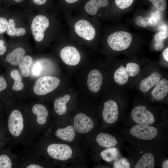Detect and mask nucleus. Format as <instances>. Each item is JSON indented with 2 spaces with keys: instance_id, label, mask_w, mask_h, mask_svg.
Wrapping results in <instances>:
<instances>
[{
  "instance_id": "f257e3e1",
  "label": "nucleus",
  "mask_w": 168,
  "mask_h": 168,
  "mask_svg": "<svg viewBox=\"0 0 168 168\" xmlns=\"http://www.w3.org/2000/svg\"><path fill=\"white\" fill-rule=\"evenodd\" d=\"M119 135L131 146L167 153L168 135L153 126L136 124L118 128Z\"/></svg>"
},
{
  "instance_id": "f03ea898",
  "label": "nucleus",
  "mask_w": 168,
  "mask_h": 168,
  "mask_svg": "<svg viewBox=\"0 0 168 168\" xmlns=\"http://www.w3.org/2000/svg\"><path fill=\"white\" fill-rule=\"evenodd\" d=\"M123 120L128 127L144 124L158 128L168 133L167 110L160 105H153L141 100L136 101Z\"/></svg>"
},
{
  "instance_id": "7ed1b4c3",
  "label": "nucleus",
  "mask_w": 168,
  "mask_h": 168,
  "mask_svg": "<svg viewBox=\"0 0 168 168\" xmlns=\"http://www.w3.org/2000/svg\"><path fill=\"white\" fill-rule=\"evenodd\" d=\"M124 148L132 168H159L162 161L167 157L166 153L130 145Z\"/></svg>"
},
{
  "instance_id": "20e7f679",
  "label": "nucleus",
  "mask_w": 168,
  "mask_h": 168,
  "mask_svg": "<svg viewBox=\"0 0 168 168\" xmlns=\"http://www.w3.org/2000/svg\"><path fill=\"white\" fill-rule=\"evenodd\" d=\"M127 98L119 95L115 99H110L103 104L102 117L104 123L109 125L116 126L123 120L127 114Z\"/></svg>"
},
{
  "instance_id": "39448f33",
  "label": "nucleus",
  "mask_w": 168,
  "mask_h": 168,
  "mask_svg": "<svg viewBox=\"0 0 168 168\" xmlns=\"http://www.w3.org/2000/svg\"><path fill=\"white\" fill-rule=\"evenodd\" d=\"M142 68L138 63L133 62L120 64L114 72V81L119 86H124L139 76Z\"/></svg>"
},
{
  "instance_id": "423d86ee",
  "label": "nucleus",
  "mask_w": 168,
  "mask_h": 168,
  "mask_svg": "<svg viewBox=\"0 0 168 168\" xmlns=\"http://www.w3.org/2000/svg\"><path fill=\"white\" fill-rule=\"evenodd\" d=\"M26 119L18 110L15 109L9 114L5 122L8 136L19 139L25 133L27 126Z\"/></svg>"
},
{
  "instance_id": "0eeeda50",
  "label": "nucleus",
  "mask_w": 168,
  "mask_h": 168,
  "mask_svg": "<svg viewBox=\"0 0 168 168\" xmlns=\"http://www.w3.org/2000/svg\"><path fill=\"white\" fill-rule=\"evenodd\" d=\"M152 90L150 94L142 100L149 104H167L168 80L167 78L162 77Z\"/></svg>"
},
{
  "instance_id": "6e6552de",
  "label": "nucleus",
  "mask_w": 168,
  "mask_h": 168,
  "mask_svg": "<svg viewBox=\"0 0 168 168\" xmlns=\"http://www.w3.org/2000/svg\"><path fill=\"white\" fill-rule=\"evenodd\" d=\"M132 41V36L129 33L124 31L115 32L109 36L107 43L110 47L115 51L127 49Z\"/></svg>"
},
{
  "instance_id": "1a4fd4ad",
  "label": "nucleus",
  "mask_w": 168,
  "mask_h": 168,
  "mask_svg": "<svg viewBox=\"0 0 168 168\" xmlns=\"http://www.w3.org/2000/svg\"><path fill=\"white\" fill-rule=\"evenodd\" d=\"M60 82L59 79L56 77L49 76L42 77L35 82L33 86L34 91L39 96L46 95L56 89Z\"/></svg>"
},
{
  "instance_id": "9d476101",
  "label": "nucleus",
  "mask_w": 168,
  "mask_h": 168,
  "mask_svg": "<svg viewBox=\"0 0 168 168\" xmlns=\"http://www.w3.org/2000/svg\"><path fill=\"white\" fill-rule=\"evenodd\" d=\"M47 152L52 158L60 161L69 159L72 154V150L68 145L62 143H52L47 147Z\"/></svg>"
},
{
  "instance_id": "9b49d317",
  "label": "nucleus",
  "mask_w": 168,
  "mask_h": 168,
  "mask_svg": "<svg viewBox=\"0 0 168 168\" xmlns=\"http://www.w3.org/2000/svg\"><path fill=\"white\" fill-rule=\"evenodd\" d=\"M49 21L45 16L38 15L33 19L31 24V30L35 40L40 42L43 39L44 32L49 25Z\"/></svg>"
},
{
  "instance_id": "f8f14e48",
  "label": "nucleus",
  "mask_w": 168,
  "mask_h": 168,
  "mask_svg": "<svg viewBox=\"0 0 168 168\" xmlns=\"http://www.w3.org/2000/svg\"><path fill=\"white\" fill-rule=\"evenodd\" d=\"M96 141L98 145L102 147L107 148L116 147L119 149L123 147L125 141L119 135L116 136L104 132L99 133Z\"/></svg>"
},
{
  "instance_id": "ddd939ff",
  "label": "nucleus",
  "mask_w": 168,
  "mask_h": 168,
  "mask_svg": "<svg viewBox=\"0 0 168 168\" xmlns=\"http://www.w3.org/2000/svg\"><path fill=\"white\" fill-rule=\"evenodd\" d=\"M73 124L75 130L81 134L89 132L94 126V123L92 119L82 113L76 114L74 118Z\"/></svg>"
},
{
  "instance_id": "4468645a",
  "label": "nucleus",
  "mask_w": 168,
  "mask_h": 168,
  "mask_svg": "<svg viewBox=\"0 0 168 168\" xmlns=\"http://www.w3.org/2000/svg\"><path fill=\"white\" fill-rule=\"evenodd\" d=\"M74 28L77 34L86 40H91L95 36L94 27L86 20L82 19L78 21L75 24Z\"/></svg>"
},
{
  "instance_id": "2eb2a0df",
  "label": "nucleus",
  "mask_w": 168,
  "mask_h": 168,
  "mask_svg": "<svg viewBox=\"0 0 168 168\" xmlns=\"http://www.w3.org/2000/svg\"><path fill=\"white\" fill-rule=\"evenodd\" d=\"M60 55L63 61L70 66L78 64L81 58L77 49L72 46H67L63 48L60 51Z\"/></svg>"
},
{
  "instance_id": "dca6fc26",
  "label": "nucleus",
  "mask_w": 168,
  "mask_h": 168,
  "mask_svg": "<svg viewBox=\"0 0 168 168\" xmlns=\"http://www.w3.org/2000/svg\"><path fill=\"white\" fill-rule=\"evenodd\" d=\"M162 78V74L159 72L155 71L142 79L139 84L140 91L143 93L148 92L152 90Z\"/></svg>"
},
{
  "instance_id": "f3484780",
  "label": "nucleus",
  "mask_w": 168,
  "mask_h": 168,
  "mask_svg": "<svg viewBox=\"0 0 168 168\" xmlns=\"http://www.w3.org/2000/svg\"><path fill=\"white\" fill-rule=\"evenodd\" d=\"M31 111L35 116L32 120L36 127L39 128L46 123L49 113L44 105L40 103L35 104L32 108Z\"/></svg>"
},
{
  "instance_id": "a211bd4d",
  "label": "nucleus",
  "mask_w": 168,
  "mask_h": 168,
  "mask_svg": "<svg viewBox=\"0 0 168 168\" xmlns=\"http://www.w3.org/2000/svg\"><path fill=\"white\" fill-rule=\"evenodd\" d=\"M103 76L100 72L97 69H93L89 73L87 85L89 90L93 92L99 91L102 85Z\"/></svg>"
},
{
  "instance_id": "6ab92c4d",
  "label": "nucleus",
  "mask_w": 168,
  "mask_h": 168,
  "mask_svg": "<svg viewBox=\"0 0 168 168\" xmlns=\"http://www.w3.org/2000/svg\"><path fill=\"white\" fill-rule=\"evenodd\" d=\"M25 53V50L23 48H17L7 55L4 62H7L12 66L19 65L24 57Z\"/></svg>"
},
{
  "instance_id": "aec40b11",
  "label": "nucleus",
  "mask_w": 168,
  "mask_h": 168,
  "mask_svg": "<svg viewBox=\"0 0 168 168\" xmlns=\"http://www.w3.org/2000/svg\"><path fill=\"white\" fill-rule=\"evenodd\" d=\"M56 136L63 141L71 142L74 139L75 131L74 127L71 125L64 128L58 129L55 133Z\"/></svg>"
},
{
  "instance_id": "412c9836",
  "label": "nucleus",
  "mask_w": 168,
  "mask_h": 168,
  "mask_svg": "<svg viewBox=\"0 0 168 168\" xmlns=\"http://www.w3.org/2000/svg\"><path fill=\"white\" fill-rule=\"evenodd\" d=\"M120 149L116 147L107 148L102 151L100 155L104 161L108 162H113L122 156Z\"/></svg>"
},
{
  "instance_id": "4be33fe9",
  "label": "nucleus",
  "mask_w": 168,
  "mask_h": 168,
  "mask_svg": "<svg viewBox=\"0 0 168 168\" xmlns=\"http://www.w3.org/2000/svg\"><path fill=\"white\" fill-rule=\"evenodd\" d=\"M108 3V0H90L86 2L85 9L90 15L94 16L96 14L100 7H106Z\"/></svg>"
},
{
  "instance_id": "5701e85b",
  "label": "nucleus",
  "mask_w": 168,
  "mask_h": 168,
  "mask_svg": "<svg viewBox=\"0 0 168 168\" xmlns=\"http://www.w3.org/2000/svg\"><path fill=\"white\" fill-rule=\"evenodd\" d=\"M70 98V95L66 94L63 97L56 98L54 104V107L56 112L59 115L64 114L67 111L66 104Z\"/></svg>"
},
{
  "instance_id": "b1692460",
  "label": "nucleus",
  "mask_w": 168,
  "mask_h": 168,
  "mask_svg": "<svg viewBox=\"0 0 168 168\" xmlns=\"http://www.w3.org/2000/svg\"><path fill=\"white\" fill-rule=\"evenodd\" d=\"M14 167L12 156L7 150H0V168Z\"/></svg>"
},
{
  "instance_id": "393cba45",
  "label": "nucleus",
  "mask_w": 168,
  "mask_h": 168,
  "mask_svg": "<svg viewBox=\"0 0 168 168\" xmlns=\"http://www.w3.org/2000/svg\"><path fill=\"white\" fill-rule=\"evenodd\" d=\"M7 34L10 36L23 35L26 32V30L22 27L16 28L14 21L10 19L8 21L7 30Z\"/></svg>"
},
{
  "instance_id": "a878e982",
  "label": "nucleus",
  "mask_w": 168,
  "mask_h": 168,
  "mask_svg": "<svg viewBox=\"0 0 168 168\" xmlns=\"http://www.w3.org/2000/svg\"><path fill=\"white\" fill-rule=\"evenodd\" d=\"M32 58L29 55L24 56L19 64V67L22 75L24 77H28L30 74V68L32 64Z\"/></svg>"
},
{
  "instance_id": "bb28decb",
  "label": "nucleus",
  "mask_w": 168,
  "mask_h": 168,
  "mask_svg": "<svg viewBox=\"0 0 168 168\" xmlns=\"http://www.w3.org/2000/svg\"><path fill=\"white\" fill-rule=\"evenodd\" d=\"M11 77L14 80V82L12 87L13 90L20 91L24 87V83L22 81L21 77L18 70L14 69L10 73Z\"/></svg>"
},
{
  "instance_id": "cd10ccee",
  "label": "nucleus",
  "mask_w": 168,
  "mask_h": 168,
  "mask_svg": "<svg viewBox=\"0 0 168 168\" xmlns=\"http://www.w3.org/2000/svg\"><path fill=\"white\" fill-rule=\"evenodd\" d=\"M8 136L5 123L2 117H0V150L6 144L8 140Z\"/></svg>"
},
{
  "instance_id": "c85d7f7f",
  "label": "nucleus",
  "mask_w": 168,
  "mask_h": 168,
  "mask_svg": "<svg viewBox=\"0 0 168 168\" xmlns=\"http://www.w3.org/2000/svg\"><path fill=\"white\" fill-rule=\"evenodd\" d=\"M113 167L114 168H130L131 165L128 158L122 156L113 162Z\"/></svg>"
},
{
  "instance_id": "c756f323",
  "label": "nucleus",
  "mask_w": 168,
  "mask_h": 168,
  "mask_svg": "<svg viewBox=\"0 0 168 168\" xmlns=\"http://www.w3.org/2000/svg\"><path fill=\"white\" fill-rule=\"evenodd\" d=\"M154 7L161 11H164L166 7V0H148Z\"/></svg>"
},
{
  "instance_id": "7c9ffc66",
  "label": "nucleus",
  "mask_w": 168,
  "mask_h": 168,
  "mask_svg": "<svg viewBox=\"0 0 168 168\" xmlns=\"http://www.w3.org/2000/svg\"><path fill=\"white\" fill-rule=\"evenodd\" d=\"M134 0H115L116 4L121 9L129 7L133 3Z\"/></svg>"
},
{
  "instance_id": "2f4dec72",
  "label": "nucleus",
  "mask_w": 168,
  "mask_h": 168,
  "mask_svg": "<svg viewBox=\"0 0 168 168\" xmlns=\"http://www.w3.org/2000/svg\"><path fill=\"white\" fill-rule=\"evenodd\" d=\"M8 24V21L6 18L0 17V34L6 31Z\"/></svg>"
},
{
  "instance_id": "473e14b6",
  "label": "nucleus",
  "mask_w": 168,
  "mask_h": 168,
  "mask_svg": "<svg viewBox=\"0 0 168 168\" xmlns=\"http://www.w3.org/2000/svg\"><path fill=\"white\" fill-rule=\"evenodd\" d=\"M168 36L167 31H162L157 33L155 35V40L156 41L162 40L166 38Z\"/></svg>"
},
{
  "instance_id": "72a5a7b5",
  "label": "nucleus",
  "mask_w": 168,
  "mask_h": 168,
  "mask_svg": "<svg viewBox=\"0 0 168 168\" xmlns=\"http://www.w3.org/2000/svg\"><path fill=\"white\" fill-rule=\"evenodd\" d=\"M42 66L39 62H37L33 65L32 68L33 74L35 76H39L41 72Z\"/></svg>"
},
{
  "instance_id": "f704fd0d",
  "label": "nucleus",
  "mask_w": 168,
  "mask_h": 168,
  "mask_svg": "<svg viewBox=\"0 0 168 168\" xmlns=\"http://www.w3.org/2000/svg\"><path fill=\"white\" fill-rule=\"evenodd\" d=\"M7 84L5 78L0 75V94L7 88Z\"/></svg>"
},
{
  "instance_id": "c9c22d12",
  "label": "nucleus",
  "mask_w": 168,
  "mask_h": 168,
  "mask_svg": "<svg viewBox=\"0 0 168 168\" xmlns=\"http://www.w3.org/2000/svg\"><path fill=\"white\" fill-rule=\"evenodd\" d=\"M135 22L139 26L143 27L147 26V21L141 16H137L135 18Z\"/></svg>"
},
{
  "instance_id": "e433bc0d",
  "label": "nucleus",
  "mask_w": 168,
  "mask_h": 168,
  "mask_svg": "<svg viewBox=\"0 0 168 168\" xmlns=\"http://www.w3.org/2000/svg\"><path fill=\"white\" fill-rule=\"evenodd\" d=\"M146 21L147 23V26L154 27L156 26L157 24V19L153 16L149 18L148 19L147 21Z\"/></svg>"
},
{
  "instance_id": "4c0bfd02",
  "label": "nucleus",
  "mask_w": 168,
  "mask_h": 168,
  "mask_svg": "<svg viewBox=\"0 0 168 168\" xmlns=\"http://www.w3.org/2000/svg\"><path fill=\"white\" fill-rule=\"evenodd\" d=\"M26 168H43L44 167L38 162H32L26 164L25 166Z\"/></svg>"
},
{
  "instance_id": "58836bf2",
  "label": "nucleus",
  "mask_w": 168,
  "mask_h": 168,
  "mask_svg": "<svg viewBox=\"0 0 168 168\" xmlns=\"http://www.w3.org/2000/svg\"><path fill=\"white\" fill-rule=\"evenodd\" d=\"M7 50V47L5 45L4 41L2 40H0V56L4 55Z\"/></svg>"
},
{
  "instance_id": "ea45409f",
  "label": "nucleus",
  "mask_w": 168,
  "mask_h": 168,
  "mask_svg": "<svg viewBox=\"0 0 168 168\" xmlns=\"http://www.w3.org/2000/svg\"><path fill=\"white\" fill-rule=\"evenodd\" d=\"M159 168H168V158L167 157L164 159L162 161Z\"/></svg>"
},
{
  "instance_id": "a19ab883",
  "label": "nucleus",
  "mask_w": 168,
  "mask_h": 168,
  "mask_svg": "<svg viewBox=\"0 0 168 168\" xmlns=\"http://www.w3.org/2000/svg\"><path fill=\"white\" fill-rule=\"evenodd\" d=\"M164 47V44L162 40L157 41L155 44V48L157 50H160Z\"/></svg>"
},
{
  "instance_id": "79ce46f5",
  "label": "nucleus",
  "mask_w": 168,
  "mask_h": 168,
  "mask_svg": "<svg viewBox=\"0 0 168 168\" xmlns=\"http://www.w3.org/2000/svg\"><path fill=\"white\" fill-rule=\"evenodd\" d=\"M168 48H166L163 51V56L164 59L167 62H168Z\"/></svg>"
},
{
  "instance_id": "37998d69",
  "label": "nucleus",
  "mask_w": 168,
  "mask_h": 168,
  "mask_svg": "<svg viewBox=\"0 0 168 168\" xmlns=\"http://www.w3.org/2000/svg\"><path fill=\"white\" fill-rule=\"evenodd\" d=\"M33 2L37 5H42L44 4L46 2V0H32Z\"/></svg>"
},
{
  "instance_id": "c03bdc74",
  "label": "nucleus",
  "mask_w": 168,
  "mask_h": 168,
  "mask_svg": "<svg viewBox=\"0 0 168 168\" xmlns=\"http://www.w3.org/2000/svg\"><path fill=\"white\" fill-rule=\"evenodd\" d=\"M66 2L69 3H75L79 0H65Z\"/></svg>"
},
{
  "instance_id": "a18cd8bd",
  "label": "nucleus",
  "mask_w": 168,
  "mask_h": 168,
  "mask_svg": "<svg viewBox=\"0 0 168 168\" xmlns=\"http://www.w3.org/2000/svg\"><path fill=\"white\" fill-rule=\"evenodd\" d=\"M1 102H0V117H2V113H1Z\"/></svg>"
},
{
  "instance_id": "49530a36",
  "label": "nucleus",
  "mask_w": 168,
  "mask_h": 168,
  "mask_svg": "<svg viewBox=\"0 0 168 168\" xmlns=\"http://www.w3.org/2000/svg\"><path fill=\"white\" fill-rule=\"evenodd\" d=\"M15 2H21L23 0H14Z\"/></svg>"
}]
</instances>
